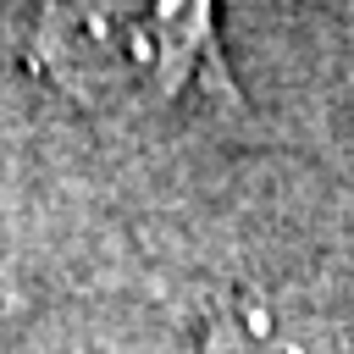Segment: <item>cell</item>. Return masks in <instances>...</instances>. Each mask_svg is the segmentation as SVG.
I'll return each mask as SVG.
<instances>
[{"instance_id":"2","label":"cell","mask_w":354,"mask_h":354,"mask_svg":"<svg viewBox=\"0 0 354 354\" xmlns=\"http://www.w3.org/2000/svg\"><path fill=\"white\" fill-rule=\"evenodd\" d=\"M205 354H354V343L310 315H282V310H232Z\"/></svg>"},{"instance_id":"1","label":"cell","mask_w":354,"mask_h":354,"mask_svg":"<svg viewBox=\"0 0 354 354\" xmlns=\"http://www.w3.org/2000/svg\"><path fill=\"white\" fill-rule=\"evenodd\" d=\"M28 55L66 100L105 116L160 111L199 83L232 100L216 0H39Z\"/></svg>"}]
</instances>
